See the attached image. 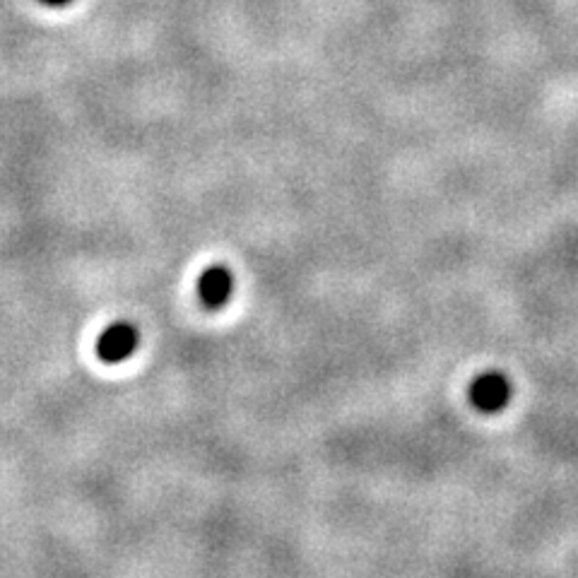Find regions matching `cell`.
<instances>
[{
  "instance_id": "cell-1",
  "label": "cell",
  "mask_w": 578,
  "mask_h": 578,
  "mask_svg": "<svg viewBox=\"0 0 578 578\" xmlns=\"http://www.w3.org/2000/svg\"><path fill=\"white\" fill-rule=\"evenodd\" d=\"M138 328L131 323H114L102 333V338L97 340V355L102 362L116 364L123 362L138 350Z\"/></svg>"
},
{
  "instance_id": "cell-2",
  "label": "cell",
  "mask_w": 578,
  "mask_h": 578,
  "mask_svg": "<svg viewBox=\"0 0 578 578\" xmlns=\"http://www.w3.org/2000/svg\"><path fill=\"white\" fill-rule=\"evenodd\" d=\"M470 398L482 412H497L509 403L511 398V383L506 376L501 374H485L480 376L473 383V391H470Z\"/></svg>"
},
{
  "instance_id": "cell-3",
  "label": "cell",
  "mask_w": 578,
  "mask_h": 578,
  "mask_svg": "<svg viewBox=\"0 0 578 578\" xmlns=\"http://www.w3.org/2000/svg\"><path fill=\"white\" fill-rule=\"evenodd\" d=\"M198 292L200 299H203L210 309H217V306L227 304L229 297H232L234 277L224 265H212V268L205 270L203 277H200Z\"/></svg>"
},
{
  "instance_id": "cell-4",
  "label": "cell",
  "mask_w": 578,
  "mask_h": 578,
  "mask_svg": "<svg viewBox=\"0 0 578 578\" xmlns=\"http://www.w3.org/2000/svg\"><path fill=\"white\" fill-rule=\"evenodd\" d=\"M44 5H51V8H63V5L73 3V0H41Z\"/></svg>"
}]
</instances>
